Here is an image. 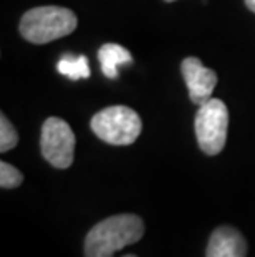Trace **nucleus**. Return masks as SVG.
<instances>
[{
    "label": "nucleus",
    "mask_w": 255,
    "mask_h": 257,
    "mask_svg": "<svg viewBox=\"0 0 255 257\" xmlns=\"http://www.w3.org/2000/svg\"><path fill=\"white\" fill-rule=\"evenodd\" d=\"M42 155L52 166L67 169L75 156V135L62 118L50 116L42 128Z\"/></svg>",
    "instance_id": "obj_5"
},
{
    "label": "nucleus",
    "mask_w": 255,
    "mask_h": 257,
    "mask_svg": "<svg viewBox=\"0 0 255 257\" xmlns=\"http://www.w3.org/2000/svg\"><path fill=\"white\" fill-rule=\"evenodd\" d=\"M77 25V15L70 9L48 5V7H37L25 12L19 29L27 42L42 45V43L53 42L57 38L73 34Z\"/></svg>",
    "instance_id": "obj_2"
},
{
    "label": "nucleus",
    "mask_w": 255,
    "mask_h": 257,
    "mask_svg": "<svg viewBox=\"0 0 255 257\" xmlns=\"http://www.w3.org/2000/svg\"><path fill=\"white\" fill-rule=\"evenodd\" d=\"M98 60L101 63V72L106 78H116L118 68L121 65H129L133 62V57L128 48H124L118 43H105L98 50Z\"/></svg>",
    "instance_id": "obj_8"
},
{
    "label": "nucleus",
    "mask_w": 255,
    "mask_h": 257,
    "mask_svg": "<svg viewBox=\"0 0 255 257\" xmlns=\"http://www.w3.org/2000/svg\"><path fill=\"white\" fill-rule=\"evenodd\" d=\"M57 70L62 75L68 76L70 80L88 78L91 73L88 58L85 55H72V53H67V55H63L60 58Z\"/></svg>",
    "instance_id": "obj_9"
},
{
    "label": "nucleus",
    "mask_w": 255,
    "mask_h": 257,
    "mask_svg": "<svg viewBox=\"0 0 255 257\" xmlns=\"http://www.w3.org/2000/svg\"><path fill=\"white\" fill-rule=\"evenodd\" d=\"M194 126L200 150L209 156L219 155L225 146L229 128V110L225 103L217 98H210L209 101L200 105Z\"/></svg>",
    "instance_id": "obj_4"
},
{
    "label": "nucleus",
    "mask_w": 255,
    "mask_h": 257,
    "mask_svg": "<svg viewBox=\"0 0 255 257\" xmlns=\"http://www.w3.org/2000/svg\"><path fill=\"white\" fill-rule=\"evenodd\" d=\"M123 257H136V255H131V254H128V255H123Z\"/></svg>",
    "instance_id": "obj_13"
},
{
    "label": "nucleus",
    "mask_w": 255,
    "mask_h": 257,
    "mask_svg": "<svg viewBox=\"0 0 255 257\" xmlns=\"http://www.w3.org/2000/svg\"><path fill=\"white\" fill-rule=\"evenodd\" d=\"M247 242L237 229L220 226L212 232L207 245V257H245Z\"/></svg>",
    "instance_id": "obj_7"
},
{
    "label": "nucleus",
    "mask_w": 255,
    "mask_h": 257,
    "mask_svg": "<svg viewBox=\"0 0 255 257\" xmlns=\"http://www.w3.org/2000/svg\"><path fill=\"white\" fill-rule=\"evenodd\" d=\"M93 133L108 145L128 146L139 138L143 121L133 108L115 105L101 110L91 118Z\"/></svg>",
    "instance_id": "obj_3"
},
{
    "label": "nucleus",
    "mask_w": 255,
    "mask_h": 257,
    "mask_svg": "<svg viewBox=\"0 0 255 257\" xmlns=\"http://www.w3.org/2000/svg\"><path fill=\"white\" fill-rule=\"evenodd\" d=\"M144 236V222L136 214H118L91 227L85 240L86 257H113Z\"/></svg>",
    "instance_id": "obj_1"
},
{
    "label": "nucleus",
    "mask_w": 255,
    "mask_h": 257,
    "mask_svg": "<svg viewBox=\"0 0 255 257\" xmlns=\"http://www.w3.org/2000/svg\"><path fill=\"white\" fill-rule=\"evenodd\" d=\"M19 143V135L14 124L9 121V118L2 113L0 114V151L7 153Z\"/></svg>",
    "instance_id": "obj_10"
},
{
    "label": "nucleus",
    "mask_w": 255,
    "mask_h": 257,
    "mask_svg": "<svg viewBox=\"0 0 255 257\" xmlns=\"http://www.w3.org/2000/svg\"><path fill=\"white\" fill-rule=\"evenodd\" d=\"M181 72L192 103L204 105L212 98V91L217 85V75L214 70L207 68L196 57H187L186 60H182Z\"/></svg>",
    "instance_id": "obj_6"
},
{
    "label": "nucleus",
    "mask_w": 255,
    "mask_h": 257,
    "mask_svg": "<svg viewBox=\"0 0 255 257\" xmlns=\"http://www.w3.org/2000/svg\"><path fill=\"white\" fill-rule=\"evenodd\" d=\"M164 2H174V0H164Z\"/></svg>",
    "instance_id": "obj_14"
},
{
    "label": "nucleus",
    "mask_w": 255,
    "mask_h": 257,
    "mask_svg": "<svg viewBox=\"0 0 255 257\" xmlns=\"http://www.w3.org/2000/svg\"><path fill=\"white\" fill-rule=\"evenodd\" d=\"M245 5L255 14V0H245Z\"/></svg>",
    "instance_id": "obj_12"
},
{
    "label": "nucleus",
    "mask_w": 255,
    "mask_h": 257,
    "mask_svg": "<svg viewBox=\"0 0 255 257\" xmlns=\"http://www.w3.org/2000/svg\"><path fill=\"white\" fill-rule=\"evenodd\" d=\"M24 181V174L15 166L9 165V163L2 161L0 163V186L4 189H14L19 188Z\"/></svg>",
    "instance_id": "obj_11"
}]
</instances>
